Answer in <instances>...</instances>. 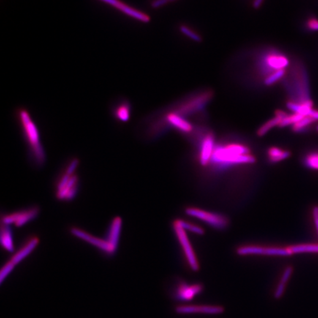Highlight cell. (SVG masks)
<instances>
[{
  "label": "cell",
  "mask_w": 318,
  "mask_h": 318,
  "mask_svg": "<svg viewBox=\"0 0 318 318\" xmlns=\"http://www.w3.org/2000/svg\"><path fill=\"white\" fill-rule=\"evenodd\" d=\"M211 160L224 165L256 162V158L251 154L249 149L239 144H230L215 148Z\"/></svg>",
  "instance_id": "7a4b0ae2"
},
{
  "label": "cell",
  "mask_w": 318,
  "mask_h": 318,
  "mask_svg": "<svg viewBox=\"0 0 318 318\" xmlns=\"http://www.w3.org/2000/svg\"><path fill=\"white\" fill-rule=\"evenodd\" d=\"M303 117H304V116L299 115V114H293V115H289V116L286 117L285 119H284V120L281 122L278 127L285 128L286 126H293V125H295L297 122L301 120Z\"/></svg>",
  "instance_id": "484cf974"
},
{
  "label": "cell",
  "mask_w": 318,
  "mask_h": 318,
  "mask_svg": "<svg viewBox=\"0 0 318 318\" xmlns=\"http://www.w3.org/2000/svg\"><path fill=\"white\" fill-rule=\"evenodd\" d=\"M292 255L299 254H318V244H300L289 246Z\"/></svg>",
  "instance_id": "7402d4cb"
},
{
  "label": "cell",
  "mask_w": 318,
  "mask_h": 318,
  "mask_svg": "<svg viewBox=\"0 0 318 318\" xmlns=\"http://www.w3.org/2000/svg\"><path fill=\"white\" fill-rule=\"evenodd\" d=\"M168 3V0H153L150 6H151L152 9H158L166 6Z\"/></svg>",
  "instance_id": "d6a6232c"
},
{
  "label": "cell",
  "mask_w": 318,
  "mask_h": 318,
  "mask_svg": "<svg viewBox=\"0 0 318 318\" xmlns=\"http://www.w3.org/2000/svg\"><path fill=\"white\" fill-rule=\"evenodd\" d=\"M317 131H318V126H317Z\"/></svg>",
  "instance_id": "f35d334b"
},
{
  "label": "cell",
  "mask_w": 318,
  "mask_h": 318,
  "mask_svg": "<svg viewBox=\"0 0 318 318\" xmlns=\"http://www.w3.org/2000/svg\"><path fill=\"white\" fill-rule=\"evenodd\" d=\"M0 240H1L2 246L5 250L9 252H13L14 251L12 230H11L10 226L2 224Z\"/></svg>",
  "instance_id": "ac0fdd59"
},
{
  "label": "cell",
  "mask_w": 318,
  "mask_h": 318,
  "mask_svg": "<svg viewBox=\"0 0 318 318\" xmlns=\"http://www.w3.org/2000/svg\"><path fill=\"white\" fill-rule=\"evenodd\" d=\"M71 233L74 237H77V238L80 239V240H83L89 244L94 245V247L100 250L102 252L105 253L106 254L113 255L116 252L117 250L107 240L94 237V236L87 233L81 229L73 228V229H71Z\"/></svg>",
  "instance_id": "ba28073f"
},
{
  "label": "cell",
  "mask_w": 318,
  "mask_h": 318,
  "mask_svg": "<svg viewBox=\"0 0 318 318\" xmlns=\"http://www.w3.org/2000/svg\"><path fill=\"white\" fill-rule=\"evenodd\" d=\"M290 155V152L281 150V149L276 148V147L269 148L268 151H267L268 159L272 163L279 162L283 160H285L289 158Z\"/></svg>",
  "instance_id": "44dd1931"
},
{
  "label": "cell",
  "mask_w": 318,
  "mask_h": 318,
  "mask_svg": "<svg viewBox=\"0 0 318 318\" xmlns=\"http://www.w3.org/2000/svg\"><path fill=\"white\" fill-rule=\"evenodd\" d=\"M39 213V208L37 207H33L22 211L10 214L2 218V224L8 225V226L14 224L17 227H20L35 219Z\"/></svg>",
  "instance_id": "9c48e42d"
},
{
  "label": "cell",
  "mask_w": 318,
  "mask_h": 318,
  "mask_svg": "<svg viewBox=\"0 0 318 318\" xmlns=\"http://www.w3.org/2000/svg\"><path fill=\"white\" fill-rule=\"evenodd\" d=\"M286 69H280V70L275 71V72H272L267 75L264 80V84L267 85V86H270V85L275 84L276 82L279 81L281 79L285 76Z\"/></svg>",
  "instance_id": "cb8c5ba5"
},
{
  "label": "cell",
  "mask_w": 318,
  "mask_h": 318,
  "mask_svg": "<svg viewBox=\"0 0 318 318\" xmlns=\"http://www.w3.org/2000/svg\"><path fill=\"white\" fill-rule=\"evenodd\" d=\"M166 121L171 126L186 134L190 133L192 131V126L190 123L184 120L183 117L180 116L175 112H170L167 114L166 116Z\"/></svg>",
  "instance_id": "9a60e30c"
},
{
  "label": "cell",
  "mask_w": 318,
  "mask_h": 318,
  "mask_svg": "<svg viewBox=\"0 0 318 318\" xmlns=\"http://www.w3.org/2000/svg\"><path fill=\"white\" fill-rule=\"evenodd\" d=\"M312 215L314 225H315L316 230H317L318 234V206L314 207V208H313Z\"/></svg>",
  "instance_id": "836d02e7"
},
{
  "label": "cell",
  "mask_w": 318,
  "mask_h": 318,
  "mask_svg": "<svg viewBox=\"0 0 318 318\" xmlns=\"http://www.w3.org/2000/svg\"><path fill=\"white\" fill-rule=\"evenodd\" d=\"M178 314H219L224 311V308L221 306H211V305H188L179 306L175 308Z\"/></svg>",
  "instance_id": "8fae6325"
},
{
  "label": "cell",
  "mask_w": 318,
  "mask_h": 318,
  "mask_svg": "<svg viewBox=\"0 0 318 318\" xmlns=\"http://www.w3.org/2000/svg\"><path fill=\"white\" fill-rule=\"evenodd\" d=\"M306 29L310 31H318V19L311 17L306 21Z\"/></svg>",
  "instance_id": "4dcf8cb0"
},
{
  "label": "cell",
  "mask_w": 318,
  "mask_h": 318,
  "mask_svg": "<svg viewBox=\"0 0 318 318\" xmlns=\"http://www.w3.org/2000/svg\"><path fill=\"white\" fill-rule=\"evenodd\" d=\"M282 121L281 119H280L279 117L275 116L271 120H268V121L266 122L265 124L263 126H261L260 128L258 129L257 132H256V134H257L258 137H262L267 134L272 128L276 127V126H279L280 123Z\"/></svg>",
  "instance_id": "603a6c76"
},
{
  "label": "cell",
  "mask_w": 318,
  "mask_h": 318,
  "mask_svg": "<svg viewBox=\"0 0 318 318\" xmlns=\"http://www.w3.org/2000/svg\"><path fill=\"white\" fill-rule=\"evenodd\" d=\"M14 267H15V266L13 265L9 261L6 265L3 266L1 272H0V281H1V283H3L4 280L10 275L12 270H14Z\"/></svg>",
  "instance_id": "f546056e"
},
{
  "label": "cell",
  "mask_w": 318,
  "mask_h": 318,
  "mask_svg": "<svg viewBox=\"0 0 318 318\" xmlns=\"http://www.w3.org/2000/svg\"><path fill=\"white\" fill-rule=\"evenodd\" d=\"M203 290L202 284L181 282L174 289V297L180 301H190Z\"/></svg>",
  "instance_id": "30bf717a"
},
{
  "label": "cell",
  "mask_w": 318,
  "mask_h": 318,
  "mask_svg": "<svg viewBox=\"0 0 318 318\" xmlns=\"http://www.w3.org/2000/svg\"><path fill=\"white\" fill-rule=\"evenodd\" d=\"M177 1V0H168L169 3H172V2Z\"/></svg>",
  "instance_id": "74e56055"
},
{
  "label": "cell",
  "mask_w": 318,
  "mask_h": 318,
  "mask_svg": "<svg viewBox=\"0 0 318 318\" xmlns=\"http://www.w3.org/2000/svg\"><path fill=\"white\" fill-rule=\"evenodd\" d=\"M185 212L189 216L200 220L203 222L208 223V225L211 227L219 229V230H223L229 226V219L219 214L211 213V212L204 211L200 208H193V207L186 208Z\"/></svg>",
  "instance_id": "5b68a950"
},
{
  "label": "cell",
  "mask_w": 318,
  "mask_h": 318,
  "mask_svg": "<svg viewBox=\"0 0 318 318\" xmlns=\"http://www.w3.org/2000/svg\"><path fill=\"white\" fill-rule=\"evenodd\" d=\"M77 177L73 175L70 177L67 184L62 189L57 191V197L60 200H69L77 194Z\"/></svg>",
  "instance_id": "2e32d148"
},
{
  "label": "cell",
  "mask_w": 318,
  "mask_h": 318,
  "mask_svg": "<svg viewBox=\"0 0 318 318\" xmlns=\"http://www.w3.org/2000/svg\"><path fill=\"white\" fill-rule=\"evenodd\" d=\"M293 273V267L292 266H288L284 270L282 276L280 280L279 284L277 286L276 291L274 292V297L276 299L281 298L284 295V291H285L286 284L289 281V278L292 276Z\"/></svg>",
  "instance_id": "d6986e66"
},
{
  "label": "cell",
  "mask_w": 318,
  "mask_h": 318,
  "mask_svg": "<svg viewBox=\"0 0 318 318\" xmlns=\"http://www.w3.org/2000/svg\"><path fill=\"white\" fill-rule=\"evenodd\" d=\"M17 115L25 138L29 145L33 159L37 165L42 166L45 162L46 156L37 126L26 109H19Z\"/></svg>",
  "instance_id": "6da1fadb"
},
{
  "label": "cell",
  "mask_w": 318,
  "mask_h": 318,
  "mask_svg": "<svg viewBox=\"0 0 318 318\" xmlns=\"http://www.w3.org/2000/svg\"><path fill=\"white\" fill-rule=\"evenodd\" d=\"M115 117L121 122H127L131 117V105L128 101H123L118 104L114 112Z\"/></svg>",
  "instance_id": "ffe728a7"
},
{
  "label": "cell",
  "mask_w": 318,
  "mask_h": 318,
  "mask_svg": "<svg viewBox=\"0 0 318 318\" xmlns=\"http://www.w3.org/2000/svg\"><path fill=\"white\" fill-rule=\"evenodd\" d=\"M315 120H313L311 117H304L301 120L297 122V123L292 126V131L296 133L301 132V131H304L306 128L309 127L311 124L315 123Z\"/></svg>",
  "instance_id": "d4e9b609"
},
{
  "label": "cell",
  "mask_w": 318,
  "mask_h": 318,
  "mask_svg": "<svg viewBox=\"0 0 318 318\" xmlns=\"http://www.w3.org/2000/svg\"><path fill=\"white\" fill-rule=\"evenodd\" d=\"M275 116L279 117L280 119L283 120L284 119H285L286 117L289 116V115L286 113V112H283V111L277 110L276 112H275Z\"/></svg>",
  "instance_id": "e575fe53"
},
{
  "label": "cell",
  "mask_w": 318,
  "mask_h": 318,
  "mask_svg": "<svg viewBox=\"0 0 318 318\" xmlns=\"http://www.w3.org/2000/svg\"><path fill=\"white\" fill-rule=\"evenodd\" d=\"M308 116L311 117L313 120H315L316 122L318 121V110L317 109H313L311 113Z\"/></svg>",
  "instance_id": "8d00e7d4"
},
{
  "label": "cell",
  "mask_w": 318,
  "mask_h": 318,
  "mask_svg": "<svg viewBox=\"0 0 318 318\" xmlns=\"http://www.w3.org/2000/svg\"><path fill=\"white\" fill-rule=\"evenodd\" d=\"M104 4L108 5L111 7L114 8L116 10L120 11L122 14L137 20V21L148 23L150 22V17L145 13L131 7L129 5L123 3L121 0H98Z\"/></svg>",
  "instance_id": "52a82bcc"
},
{
  "label": "cell",
  "mask_w": 318,
  "mask_h": 318,
  "mask_svg": "<svg viewBox=\"0 0 318 318\" xmlns=\"http://www.w3.org/2000/svg\"><path fill=\"white\" fill-rule=\"evenodd\" d=\"M122 219L120 218H115L112 221V225L108 234L107 241L110 243L115 249L118 247L119 240L122 229Z\"/></svg>",
  "instance_id": "e0dca14e"
},
{
  "label": "cell",
  "mask_w": 318,
  "mask_h": 318,
  "mask_svg": "<svg viewBox=\"0 0 318 318\" xmlns=\"http://www.w3.org/2000/svg\"><path fill=\"white\" fill-rule=\"evenodd\" d=\"M214 150H215V137L211 132H209L202 139L200 154V163L202 166L205 167L211 161Z\"/></svg>",
  "instance_id": "4fadbf2b"
},
{
  "label": "cell",
  "mask_w": 318,
  "mask_h": 318,
  "mask_svg": "<svg viewBox=\"0 0 318 318\" xmlns=\"http://www.w3.org/2000/svg\"><path fill=\"white\" fill-rule=\"evenodd\" d=\"M264 1H265V0H254L252 4L253 8H254V9H256V10L260 9L262 3H264Z\"/></svg>",
  "instance_id": "d590c367"
},
{
  "label": "cell",
  "mask_w": 318,
  "mask_h": 318,
  "mask_svg": "<svg viewBox=\"0 0 318 318\" xmlns=\"http://www.w3.org/2000/svg\"><path fill=\"white\" fill-rule=\"evenodd\" d=\"M39 240L37 237H33L26 244L22 247L21 249L19 250L17 254H14L11 257L9 262H11L14 266L20 263L22 260L28 257L36 249V247L39 245Z\"/></svg>",
  "instance_id": "5bb4252c"
},
{
  "label": "cell",
  "mask_w": 318,
  "mask_h": 318,
  "mask_svg": "<svg viewBox=\"0 0 318 318\" xmlns=\"http://www.w3.org/2000/svg\"><path fill=\"white\" fill-rule=\"evenodd\" d=\"M179 30L180 32L184 34L185 36H187L188 38L194 41L195 42H201L202 38L200 35L197 34V33L191 31L190 28H188L186 25H180Z\"/></svg>",
  "instance_id": "83f0119b"
},
{
  "label": "cell",
  "mask_w": 318,
  "mask_h": 318,
  "mask_svg": "<svg viewBox=\"0 0 318 318\" xmlns=\"http://www.w3.org/2000/svg\"><path fill=\"white\" fill-rule=\"evenodd\" d=\"M214 92L212 90L203 91L198 95L191 98L189 100L182 103L175 111V113L180 116H189L195 112L201 111L212 99Z\"/></svg>",
  "instance_id": "3957f363"
},
{
  "label": "cell",
  "mask_w": 318,
  "mask_h": 318,
  "mask_svg": "<svg viewBox=\"0 0 318 318\" xmlns=\"http://www.w3.org/2000/svg\"><path fill=\"white\" fill-rule=\"evenodd\" d=\"M172 226H173L175 233L176 234L177 237H178V241H179L180 244L181 245L182 248H183V252H184L185 256H186V260H187L189 267H190L193 271H198L199 269H200V265H199V262L197 261L195 253H194L190 242H189V238H188L186 230L180 226L179 222H178V219L174 221Z\"/></svg>",
  "instance_id": "277c9868"
},
{
  "label": "cell",
  "mask_w": 318,
  "mask_h": 318,
  "mask_svg": "<svg viewBox=\"0 0 318 318\" xmlns=\"http://www.w3.org/2000/svg\"><path fill=\"white\" fill-rule=\"evenodd\" d=\"M178 222H179L180 226L185 230L189 231V232H192V233L199 234V235H203L205 234V231L200 226H195V225L191 224L190 223L186 222V221L179 219H178Z\"/></svg>",
  "instance_id": "4316f807"
},
{
  "label": "cell",
  "mask_w": 318,
  "mask_h": 318,
  "mask_svg": "<svg viewBox=\"0 0 318 318\" xmlns=\"http://www.w3.org/2000/svg\"><path fill=\"white\" fill-rule=\"evenodd\" d=\"M265 69L273 72L280 69H285L289 64L287 57L281 53H270L266 56L263 62Z\"/></svg>",
  "instance_id": "7c38bea8"
},
{
  "label": "cell",
  "mask_w": 318,
  "mask_h": 318,
  "mask_svg": "<svg viewBox=\"0 0 318 318\" xmlns=\"http://www.w3.org/2000/svg\"><path fill=\"white\" fill-rule=\"evenodd\" d=\"M239 256H250V255H260V256H292L289 247H262L257 245H247L242 246L237 249Z\"/></svg>",
  "instance_id": "8992f818"
},
{
  "label": "cell",
  "mask_w": 318,
  "mask_h": 318,
  "mask_svg": "<svg viewBox=\"0 0 318 318\" xmlns=\"http://www.w3.org/2000/svg\"><path fill=\"white\" fill-rule=\"evenodd\" d=\"M77 166H78V160H72V162L68 166L67 169L66 170V173L68 174V175H73Z\"/></svg>",
  "instance_id": "1f68e13d"
},
{
  "label": "cell",
  "mask_w": 318,
  "mask_h": 318,
  "mask_svg": "<svg viewBox=\"0 0 318 318\" xmlns=\"http://www.w3.org/2000/svg\"><path fill=\"white\" fill-rule=\"evenodd\" d=\"M305 164L309 168L318 170V153L308 155L305 159Z\"/></svg>",
  "instance_id": "f1b7e54d"
}]
</instances>
